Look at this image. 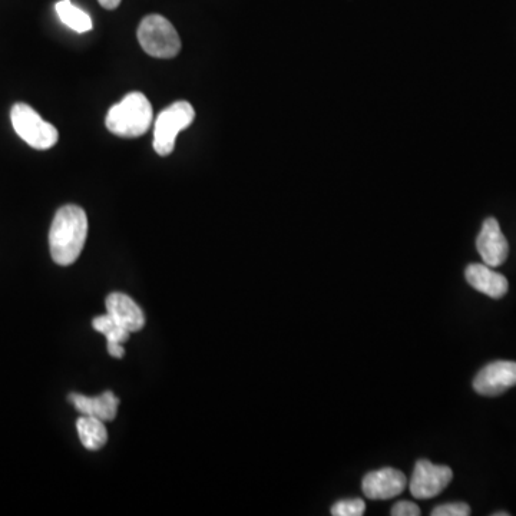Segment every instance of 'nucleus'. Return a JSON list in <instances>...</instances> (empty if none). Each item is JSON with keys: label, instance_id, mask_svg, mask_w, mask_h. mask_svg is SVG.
I'll return each instance as SVG.
<instances>
[{"label": "nucleus", "instance_id": "nucleus-4", "mask_svg": "<svg viewBox=\"0 0 516 516\" xmlns=\"http://www.w3.org/2000/svg\"><path fill=\"white\" fill-rule=\"evenodd\" d=\"M11 121L16 134L22 138L26 144L39 151L51 150L58 144L59 132L54 125L46 122L45 119L38 114L29 105L19 104L13 105L11 111Z\"/></svg>", "mask_w": 516, "mask_h": 516}, {"label": "nucleus", "instance_id": "nucleus-1", "mask_svg": "<svg viewBox=\"0 0 516 516\" xmlns=\"http://www.w3.org/2000/svg\"><path fill=\"white\" fill-rule=\"evenodd\" d=\"M88 236V217L78 205L59 208L49 231L52 260L59 266H71L84 250Z\"/></svg>", "mask_w": 516, "mask_h": 516}, {"label": "nucleus", "instance_id": "nucleus-6", "mask_svg": "<svg viewBox=\"0 0 516 516\" xmlns=\"http://www.w3.org/2000/svg\"><path fill=\"white\" fill-rule=\"evenodd\" d=\"M453 472L451 468L422 459L416 463L412 479H410V494L416 499H432L443 492L451 484Z\"/></svg>", "mask_w": 516, "mask_h": 516}, {"label": "nucleus", "instance_id": "nucleus-10", "mask_svg": "<svg viewBox=\"0 0 516 516\" xmlns=\"http://www.w3.org/2000/svg\"><path fill=\"white\" fill-rule=\"evenodd\" d=\"M107 312L119 326L129 333H137L144 329L145 316L141 307L124 293H112L107 297Z\"/></svg>", "mask_w": 516, "mask_h": 516}, {"label": "nucleus", "instance_id": "nucleus-12", "mask_svg": "<svg viewBox=\"0 0 516 516\" xmlns=\"http://www.w3.org/2000/svg\"><path fill=\"white\" fill-rule=\"evenodd\" d=\"M69 402L75 406L81 415L95 416V418L111 422L117 418L119 399L112 392H105L97 398H88L84 395H69Z\"/></svg>", "mask_w": 516, "mask_h": 516}, {"label": "nucleus", "instance_id": "nucleus-7", "mask_svg": "<svg viewBox=\"0 0 516 516\" xmlns=\"http://www.w3.org/2000/svg\"><path fill=\"white\" fill-rule=\"evenodd\" d=\"M516 386V363H489L473 380V389L482 396H498Z\"/></svg>", "mask_w": 516, "mask_h": 516}, {"label": "nucleus", "instance_id": "nucleus-20", "mask_svg": "<svg viewBox=\"0 0 516 516\" xmlns=\"http://www.w3.org/2000/svg\"><path fill=\"white\" fill-rule=\"evenodd\" d=\"M98 2L102 8L108 9V11H114V9L118 8L121 0H98Z\"/></svg>", "mask_w": 516, "mask_h": 516}, {"label": "nucleus", "instance_id": "nucleus-8", "mask_svg": "<svg viewBox=\"0 0 516 516\" xmlns=\"http://www.w3.org/2000/svg\"><path fill=\"white\" fill-rule=\"evenodd\" d=\"M408 485L405 473L393 468L367 473L363 478L362 489L366 498L372 501H387L396 498Z\"/></svg>", "mask_w": 516, "mask_h": 516}, {"label": "nucleus", "instance_id": "nucleus-16", "mask_svg": "<svg viewBox=\"0 0 516 516\" xmlns=\"http://www.w3.org/2000/svg\"><path fill=\"white\" fill-rule=\"evenodd\" d=\"M366 504L363 499H342L332 506L333 516H362L365 514Z\"/></svg>", "mask_w": 516, "mask_h": 516}, {"label": "nucleus", "instance_id": "nucleus-2", "mask_svg": "<svg viewBox=\"0 0 516 516\" xmlns=\"http://www.w3.org/2000/svg\"><path fill=\"white\" fill-rule=\"evenodd\" d=\"M151 102L141 92H131L119 104L109 109L105 125L121 138H138L147 134L152 124Z\"/></svg>", "mask_w": 516, "mask_h": 516}, {"label": "nucleus", "instance_id": "nucleus-21", "mask_svg": "<svg viewBox=\"0 0 516 516\" xmlns=\"http://www.w3.org/2000/svg\"><path fill=\"white\" fill-rule=\"evenodd\" d=\"M494 516H509L508 512H496Z\"/></svg>", "mask_w": 516, "mask_h": 516}, {"label": "nucleus", "instance_id": "nucleus-17", "mask_svg": "<svg viewBox=\"0 0 516 516\" xmlns=\"http://www.w3.org/2000/svg\"><path fill=\"white\" fill-rule=\"evenodd\" d=\"M471 515V506L463 504V502H453L436 506L432 511V516H469Z\"/></svg>", "mask_w": 516, "mask_h": 516}, {"label": "nucleus", "instance_id": "nucleus-11", "mask_svg": "<svg viewBox=\"0 0 516 516\" xmlns=\"http://www.w3.org/2000/svg\"><path fill=\"white\" fill-rule=\"evenodd\" d=\"M465 277L473 289L492 299H501L508 293V280L486 264H471L466 267Z\"/></svg>", "mask_w": 516, "mask_h": 516}, {"label": "nucleus", "instance_id": "nucleus-14", "mask_svg": "<svg viewBox=\"0 0 516 516\" xmlns=\"http://www.w3.org/2000/svg\"><path fill=\"white\" fill-rule=\"evenodd\" d=\"M55 9L62 23H65L72 31L85 33L92 31V28H94L91 16L72 5L71 0H61V2L56 3Z\"/></svg>", "mask_w": 516, "mask_h": 516}, {"label": "nucleus", "instance_id": "nucleus-9", "mask_svg": "<svg viewBox=\"0 0 516 516\" xmlns=\"http://www.w3.org/2000/svg\"><path fill=\"white\" fill-rule=\"evenodd\" d=\"M476 248L486 266L499 267L505 263L508 258L509 246L501 227H499L498 220L495 218L485 220L478 240H476Z\"/></svg>", "mask_w": 516, "mask_h": 516}, {"label": "nucleus", "instance_id": "nucleus-19", "mask_svg": "<svg viewBox=\"0 0 516 516\" xmlns=\"http://www.w3.org/2000/svg\"><path fill=\"white\" fill-rule=\"evenodd\" d=\"M108 353L115 359H122L125 356L124 347L122 343L108 342Z\"/></svg>", "mask_w": 516, "mask_h": 516}, {"label": "nucleus", "instance_id": "nucleus-13", "mask_svg": "<svg viewBox=\"0 0 516 516\" xmlns=\"http://www.w3.org/2000/svg\"><path fill=\"white\" fill-rule=\"evenodd\" d=\"M79 439L88 451H99L104 448L108 441V432L105 428L104 420L95 416H84L76 422Z\"/></svg>", "mask_w": 516, "mask_h": 516}, {"label": "nucleus", "instance_id": "nucleus-18", "mask_svg": "<svg viewBox=\"0 0 516 516\" xmlns=\"http://www.w3.org/2000/svg\"><path fill=\"white\" fill-rule=\"evenodd\" d=\"M393 516H419L420 508L413 502L402 501L398 502L392 509Z\"/></svg>", "mask_w": 516, "mask_h": 516}, {"label": "nucleus", "instance_id": "nucleus-5", "mask_svg": "<svg viewBox=\"0 0 516 516\" xmlns=\"http://www.w3.org/2000/svg\"><path fill=\"white\" fill-rule=\"evenodd\" d=\"M195 119L193 105L187 101H178L164 109L155 121L154 150L161 157L172 154L175 140L181 131L190 127Z\"/></svg>", "mask_w": 516, "mask_h": 516}, {"label": "nucleus", "instance_id": "nucleus-3", "mask_svg": "<svg viewBox=\"0 0 516 516\" xmlns=\"http://www.w3.org/2000/svg\"><path fill=\"white\" fill-rule=\"evenodd\" d=\"M138 41L152 58L171 59L181 51V39L172 23L161 15H148L138 28Z\"/></svg>", "mask_w": 516, "mask_h": 516}, {"label": "nucleus", "instance_id": "nucleus-15", "mask_svg": "<svg viewBox=\"0 0 516 516\" xmlns=\"http://www.w3.org/2000/svg\"><path fill=\"white\" fill-rule=\"evenodd\" d=\"M92 326H94V329L97 330V332L104 334V336L107 337L108 342H128L129 334H131L127 329L119 326V324L115 322L109 314H105V316H99L97 319H94Z\"/></svg>", "mask_w": 516, "mask_h": 516}]
</instances>
